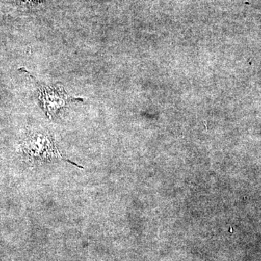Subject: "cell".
Segmentation results:
<instances>
[{
	"mask_svg": "<svg viewBox=\"0 0 261 261\" xmlns=\"http://www.w3.org/2000/svg\"><path fill=\"white\" fill-rule=\"evenodd\" d=\"M22 152L25 159L31 163L50 162L63 159L53 137L46 132L29 136L22 146Z\"/></svg>",
	"mask_w": 261,
	"mask_h": 261,
	"instance_id": "obj_1",
	"label": "cell"
},
{
	"mask_svg": "<svg viewBox=\"0 0 261 261\" xmlns=\"http://www.w3.org/2000/svg\"><path fill=\"white\" fill-rule=\"evenodd\" d=\"M39 99L42 102L44 112L49 118L56 116L58 112L70 102L75 99L70 97L63 87H43L39 90Z\"/></svg>",
	"mask_w": 261,
	"mask_h": 261,
	"instance_id": "obj_2",
	"label": "cell"
}]
</instances>
